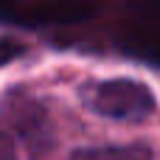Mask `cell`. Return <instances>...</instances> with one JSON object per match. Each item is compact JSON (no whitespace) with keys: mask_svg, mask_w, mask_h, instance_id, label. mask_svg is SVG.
<instances>
[{"mask_svg":"<svg viewBox=\"0 0 160 160\" xmlns=\"http://www.w3.org/2000/svg\"><path fill=\"white\" fill-rule=\"evenodd\" d=\"M84 104L112 121H143L158 110L155 93L135 79H107L84 90Z\"/></svg>","mask_w":160,"mask_h":160,"instance_id":"obj_1","label":"cell"},{"mask_svg":"<svg viewBox=\"0 0 160 160\" xmlns=\"http://www.w3.org/2000/svg\"><path fill=\"white\" fill-rule=\"evenodd\" d=\"M3 115L11 127V132H17L28 149L31 160H39L53 149V127H51V115L48 110L28 93L11 90L3 101Z\"/></svg>","mask_w":160,"mask_h":160,"instance_id":"obj_2","label":"cell"},{"mask_svg":"<svg viewBox=\"0 0 160 160\" xmlns=\"http://www.w3.org/2000/svg\"><path fill=\"white\" fill-rule=\"evenodd\" d=\"M68 160H155L152 146L146 143H124V146H84L70 152Z\"/></svg>","mask_w":160,"mask_h":160,"instance_id":"obj_3","label":"cell"},{"mask_svg":"<svg viewBox=\"0 0 160 160\" xmlns=\"http://www.w3.org/2000/svg\"><path fill=\"white\" fill-rule=\"evenodd\" d=\"M25 53V45L14 37H0V68L3 65H11L14 59H20Z\"/></svg>","mask_w":160,"mask_h":160,"instance_id":"obj_4","label":"cell"},{"mask_svg":"<svg viewBox=\"0 0 160 160\" xmlns=\"http://www.w3.org/2000/svg\"><path fill=\"white\" fill-rule=\"evenodd\" d=\"M0 160H17V146L14 138L6 127H0Z\"/></svg>","mask_w":160,"mask_h":160,"instance_id":"obj_5","label":"cell"}]
</instances>
